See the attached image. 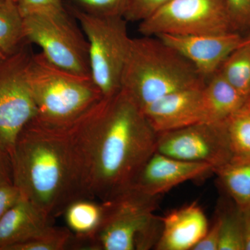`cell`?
<instances>
[{"label":"cell","instance_id":"ac0fdd59","mask_svg":"<svg viewBox=\"0 0 250 250\" xmlns=\"http://www.w3.org/2000/svg\"><path fill=\"white\" fill-rule=\"evenodd\" d=\"M213 172L240 209L250 207V158H233Z\"/></svg>","mask_w":250,"mask_h":250},{"label":"cell","instance_id":"f546056e","mask_svg":"<svg viewBox=\"0 0 250 250\" xmlns=\"http://www.w3.org/2000/svg\"><path fill=\"white\" fill-rule=\"evenodd\" d=\"M8 184H14L11 156L0 149V187Z\"/></svg>","mask_w":250,"mask_h":250},{"label":"cell","instance_id":"5bb4252c","mask_svg":"<svg viewBox=\"0 0 250 250\" xmlns=\"http://www.w3.org/2000/svg\"><path fill=\"white\" fill-rule=\"evenodd\" d=\"M161 220L157 250H192L208 229L205 212L196 202L172 210Z\"/></svg>","mask_w":250,"mask_h":250},{"label":"cell","instance_id":"603a6c76","mask_svg":"<svg viewBox=\"0 0 250 250\" xmlns=\"http://www.w3.org/2000/svg\"><path fill=\"white\" fill-rule=\"evenodd\" d=\"M220 217V239L218 250H245L241 210L218 213Z\"/></svg>","mask_w":250,"mask_h":250},{"label":"cell","instance_id":"ffe728a7","mask_svg":"<svg viewBox=\"0 0 250 250\" xmlns=\"http://www.w3.org/2000/svg\"><path fill=\"white\" fill-rule=\"evenodd\" d=\"M225 80L247 101L250 100V48L239 47L219 69Z\"/></svg>","mask_w":250,"mask_h":250},{"label":"cell","instance_id":"7c38bea8","mask_svg":"<svg viewBox=\"0 0 250 250\" xmlns=\"http://www.w3.org/2000/svg\"><path fill=\"white\" fill-rule=\"evenodd\" d=\"M213 172V167L204 163L178 160L155 152L148 159L130 188L161 196L179 184L200 178Z\"/></svg>","mask_w":250,"mask_h":250},{"label":"cell","instance_id":"cb8c5ba5","mask_svg":"<svg viewBox=\"0 0 250 250\" xmlns=\"http://www.w3.org/2000/svg\"><path fill=\"white\" fill-rule=\"evenodd\" d=\"M67 9L94 16H123L129 0H62Z\"/></svg>","mask_w":250,"mask_h":250},{"label":"cell","instance_id":"30bf717a","mask_svg":"<svg viewBox=\"0 0 250 250\" xmlns=\"http://www.w3.org/2000/svg\"><path fill=\"white\" fill-rule=\"evenodd\" d=\"M156 152L178 160L208 164L213 171L233 159L223 123L202 122L159 133Z\"/></svg>","mask_w":250,"mask_h":250},{"label":"cell","instance_id":"52a82bcc","mask_svg":"<svg viewBox=\"0 0 250 250\" xmlns=\"http://www.w3.org/2000/svg\"><path fill=\"white\" fill-rule=\"evenodd\" d=\"M24 32L27 42L40 47L56 66L91 77L88 41L66 8L25 16Z\"/></svg>","mask_w":250,"mask_h":250},{"label":"cell","instance_id":"484cf974","mask_svg":"<svg viewBox=\"0 0 250 250\" xmlns=\"http://www.w3.org/2000/svg\"><path fill=\"white\" fill-rule=\"evenodd\" d=\"M233 31L250 30V0H225Z\"/></svg>","mask_w":250,"mask_h":250},{"label":"cell","instance_id":"277c9868","mask_svg":"<svg viewBox=\"0 0 250 250\" xmlns=\"http://www.w3.org/2000/svg\"><path fill=\"white\" fill-rule=\"evenodd\" d=\"M160 197L129 188L103 202L98 229L87 239L72 241L70 250L155 249L162 231L161 218L155 215Z\"/></svg>","mask_w":250,"mask_h":250},{"label":"cell","instance_id":"5b68a950","mask_svg":"<svg viewBox=\"0 0 250 250\" xmlns=\"http://www.w3.org/2000/svg\"><path fill=\"white\" fill-rule=\"evenodd\" d=\"M27 78L36 118L52 124L75 123L103 98L91 77L56 66L41 52L31 56Z\"/></svg>","mask_w":250,"mask_h":250},{"label":"cell","instance_id":"d6986e66","mask_svg":"<svg viewBox=\"0 0 250 250\" xmlns=\"http://www.w3.org/2000/svg\"><path fill=\"white\" fill-rule=\"evenodd\" d=\"M24 18L17 5L0 0V52L6 57L14 54L24 46Z\"/></svg>","mask_w":250,"mask_h":250},{"label":"cell","instance_id":"4dcf8cb0","mask_svg":"<svg viewBox=\"0 0 250 250\" xmlns=\"http://www.w3.org/2000/svg\"><path fill=\"white\" fill-rule=\"evenodd\" d=\"M245 250H250V207L241 210Z\"/></svg>","mask_w":250,"mask_h":250},{"label":"cell","instance_id":"ba28073f","mask_svg":"<svg viewBox=\"0 0 250 250\" xmlns=\"http://www.w3.org/2000/svg\"><path fill=\"white\" fill-rule=\"evenodd\" d=\"M139 23V30L143 36L236 32L225 0H170Z\"/></svg>","mask_w":250,"mask_h":250},{"label":"cell","instance_id":"8fae6325","mask_svg":"<svg viewBox=\"0 0 250 250\" xmlns=\"http://www.w3.org/2000/svg\"><path fill=\"white\" fill-rule=\"evenodd\" d=\"M189 61L206 81L218 71L224 62L241 45L238 32L203 35L156 36Z\"/></svg>","mask_w":250,"mask_h":250},{"label":"cell","instance_id":"d6a6232c","mask_svg":"<svg viewBox=\"0 0 250 250\" xmlns=\"http://www.w3.org/2000/svg\"><path fill=\"white\" fill-rule=\"evenodd\" d=\"M4 57H6V56H5L4 54L1 53V52H0V60H1V59H4Z\"/></svg>","mask_w":250,"mask_h":250},{"label":"cell","instance_id":"44dd1931","mask_svg":"<svg viewBox=\"0 0 250 250\" xmlns=\"http://www.w3.org/2000/svg\"><path fill=\"white\" fill-rule=\"evenodd\" d=\"M233 158H250V103L223 122Z\"/></svg>","mask_w":250,"mask_h":250},{"label":"cell","instance_id":"836d02e7","mask_svg":"<svg viewBox=\"0 0 250 250\" xmlns=\"http://www.w3.org/2000/svg\"><path fill=\"white\" fill-rule=\"evenodd\" d=\"M8 1H13V2H16V0H8Z\"/></svg>","mask_w":250,"mask_h":250},{"label":"cell","instance_id":"3957f363","mask_svg":"<svg viewBox=\"0 0 250 250\" xmlns=\"http://www.w3.org/2000/svg\"><path fill=\"white\" fill-rule=\"evenodd\" d=\"M206 82L191 62L159 38L131 39L121 89L141 109L174 92L203 88Z\"/></svg>","mask_w":250,"mask_h":250},{"label":"cell","instance_id":"2e32d148","mask_svg":"<svg viewBox=\"0 0 250 250\" xmlns=\"http://www.w3.org/2000/svg\"><path fill=\"white\" fill-rule=\"evenodd\" d=\"M202 93L205 122L209 123L226 121L248 103L219 70L207 80Z\"/></svg>","mask_w":250,"mask_h":250},{"label":"cell","instance_id":"83f0119b","mask_svg":"<svg viewBox=\"0 0 250 250\" xmlns=\"http://www.w3.org/2000/svg\"><path fill=\"white\" fill-rule=\"evenodd\" d=\"M220 217L218 214L211 227L208 228L205 236L194 247L192 250H218L220 239Z\"/></svg>","mask_w":250,"mask_h":250},{"label":"cell","instance_id":"6da1fadb","mask_svg":"<svg viewBox=\"0 0 250 250\" xmlns=\"http://www.w3.org/2000/svg\"><path fill=\"white\" fill-rule=\"evenodd\" d=\"M11 159L21 196L53 223L72 202L90 198L84 139L77 121L59 125L35 117L18 135Z\"/></svg>","mask_w":250,"mask_h":250},{"label":"cell","instance_id":"e575fe53","mask_svg":"<svg viewBox=\"0 0 250 250\" xmlns=\"http://www.w3.org/2000/svg\"><path fill=\"white\" fill-rule=\"evenodd\" d=\"M248 102H250V100H249V101H248Z\"/></svg>","mask_w":250,"mask_h":250},{"label":"cell","instance_id":"4fadbf2b","mask_svg":"<svg viewBox=\"0 0 250 250\" xmlns=\"http://www.w3.org/2000/svg\"><path fill=\"white\" fill-rule=\"evenodd\" d=\"M203 88L168 94L142 111L157 134L205 122Z\"/></svg>","mask_w":250,"mask_h":250},{"label":"cell","instance_id":"4316f807","mask_svg":"<svg viewBox=\"0 0 250 250\" xmlns=\"http://www.w3.org/2000/svg\"><path fill=\"white\" fill-rule=\"evenodd\" d=\"M16 4L23 18L36 13L65 7L62 0H16Z\"/></svg>","mask_w":250,"mask_h":250},{"label":"cell","instance_id":"9a60e30c","mask_svg":"<svg viewBox=\"0 0 250 250\" xmlns=\"http://www.w3.org/2000/svg\"><path fill=\"white\" fill-rule=\"evenodd\" d=\"M51 225L45 213L21 196L0 220V250L29 241Z\"/></svg>","mask_w":250,"mask_h":250},{"label":"cell","instance_id":"8992f818","mask_svg":"<svg viewBox=\"0 0 250 250\" xmlns=\"http://www.w3.org/2000/svg\"><path fill=\"white\" fill-rule=\"evenodd\" d=\"M88 42L90 76L108 98L121 89V80L131 45L123 16H99L68 9Z\"/></svg>","mask_w":250,"mask_h":250},{"label":"cell","instance_id":"f1b7e54d","mask_svg":"<svg viewBox=\"0 0 250 250\" xmlns=\"http://www.w3.org/2000/svg\"><path fill=\"white\" fill-rule=\"evenodd\" d=\"M21 197V192L14 184L0 187V220Z\"/></svg>","mask_w":250,"mask_h":250},{"label":"cell","instance_id":"7402d4cb","mask_svg":"<svg viewBox=\"0 0 250 250\" xmlns=\"http://www.w3.org/2000/svg\"><path fill=\"white\" fill-rule=\"evenodd\" d=\"M72 233L68 228L49 225L29 241L10 247L7 250H64L70 249Z\"/></svg>","mask_w":250,"mask_h":250},{"label":"cell","instance_id":"d4e9b609","mask_svg":"<svg viewBox=\"0 0 250 250\" xmlns=\"http://www.w3.org/2000/svg\"><path fill=\"white\" fill-rule=\"evenodd\" d=\"M170 0H129L125 19L130 22H142Z\"/></svg>","mask_w":250,"mask_h":250},{"label":"cell","instance_id":"7a4b0ae2","mask_svg":"<svg viewBox=\"0 0 250 250\" xmlns=\"http://www.w3.org/2000/svg\"><path fill=\"white\" fill-rule=\"evenodd\" d=\"M85 141L90 198L111 200L128 190L156 152L158 134L121 89L77 120Z\"/></svg>","mask_w":250,"mask_h":250},{"label":"cell","instance_id":"1f68e13d","mask_svg":"<svg viewBox=\"0 0 250 250\" xmlns=\"http://www.w3.org/2000/svg\"><path fill=\"white\" fill-rule=\"evenodd\" d=\"M239 47H248L250 48V32L248 36H243L241 45Z\"/></svg>","mask_w":250,"mask_h":250},{"label":"cell","instance_id":"9c48e42d","mask_svg":"<svg viewBox=\"0 0 250 250\" xmlns=\"http://www.w3.org/2000/svg\"><path fill=\"white\" fill-rule=\"evenodd\" d=\"M27 47L0 60V149L12 154L18 135L37 114L27 78Z\"/></svg>","mask_w":250,"mask_h":250},{"label":"cell","instance_id":"e0dca14e","mask_svg":"<svg viewBox=\"0 0 250 250\" xmlns=\"http://www.w3.org/2000/svg\"><path fill=\"white\" fill-rule=\"evenodd\" d=\"M104 214V204L95 199L82 198L68 205L64 211L67 228L72 233L71 241L87 239L98 229Z\"/></svg>","mask_w":250,"mask_h":250}]
</instances>
